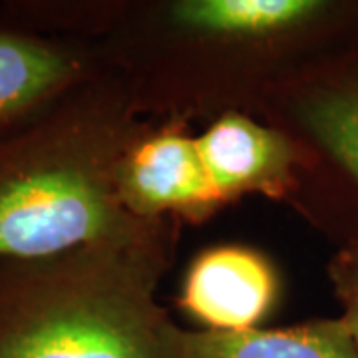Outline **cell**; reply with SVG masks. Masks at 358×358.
I'll return each mask as SVG.
<instances>
[{
    "label": "cell",
    "mask_w": 358,
    "mask_h": 358,
    "mask_svg": "<svg viewBox=\"0 0 358 358\" xmlns=\"http://www.w3.org/2000/svg\"><path fill=\"white\" fill-rule=\"evenodd\" d=\"M0 24L86 42L148 120L259 115L308 66L358 44V0H13Z\"/></svg>",
    "instance_id": "cell-1"
},
{
    "label": "cell",
    "mask_w": 358,
    "mask_h": 358,
    "mask_svg": "<svg viewBox=\"0 0 358 358\" xmlns=\"http://www.w3.org/2000/svg\"><path fill=\"white\" fill-rule=\"evenodd\" d=\"M150 122L100 64L0 129V257L52 255L152 223L128 213L117 192L120 166Z\"/></svg>",
    "instance_id": "cell-2"
},
{
    "label": "cell",
    "mask_w": 358,
    "mask_h": 358,
    "mask_svg": "<svg viewBox=\"0 0 358 358\" xmlns=\"http://www.w3.org/2000/svg\"><path fill=\"white\" fill-rule=\"evenodd\" d=\"M179 221L42 257H0V358H159L157 289Z\"/></svg>",
    "instance_id": "cell-3"
},
{
    "label": "cell",
    "mask_w": 358,
    "mask_h": 358,
    "mask_svg": "<svg viewBox=\"0 0 358 358\" xmlns=\"http://www.w3.org/2000/svg\"><path fill=\"white\" fill-rule=\"evenodd\" d=\"M257 117L299 154L285 205L336 249L358 247V44L308 66Z\"/></svg>",
    "instance_id": "cell-4"
},
{
    "label": "cell",
    "mask_w": 358,
    "mask_h": 358,
    "mask_svg": "<svg viewBox=\"0 0 358 358\" xmlns=\"http://www.w3.org/2000/svg\"><path fill=\"white\" fill-rule=\"evenodd\" d=\"M117 192L138 219L203 223L225 207L205 167L192 124L152 120L124 157Z\"/></svg>",
    "instance_id": "cell-5"
},
{
    "label": "cell",
    "mask_w": 358,
    "mask_h": 358,
    "mask_svg": "<svg viewBox=\"0 0 358 358\" xmlns=\"http://www.w3.org/2000/svg\"><path fill=\"white\" fill-rule=\"evenodd\" d=\"M281 296V277L255 247L213 245L193 257L179 289V307L201 331L261 329Z\"/></svg>",
    "instance_id": "cell-6"
},
{
    "label": "cell",
    "mask_w": 358,
    "mask_h": 358,
    "mask_svg": "<svg viewBox=\"0 0 358 358\" xmlns=\"http://www.w3.org/2000/svg\"><path fill=\"white\" fill-rule=\"evenodd\" d=\"M197 145L227 205L245 195L287 201L299 154L285 131L255 115L231 112L207 122Z\"/></svg>",
    "instance_id": "cell-7"
},
{
    "label": "cell",
    "mask_w": 358,
    "mask_h": 358,
    "mask_svg": "<svg viewBox=\"0 0 358 358\" xmlns=\"http://www.w3.org/2000/svg\"><path fill=\"white\" fill-rule=\"evenodd\" d=\"M100 68L86 42L0 24V129Z\"/></svg>",
    "instance_id": "cell-8"
},
{
    "label": "cell",
    "mask_w": 358,
    "mask_h": 358,
    "mask_svg": "<svg viewBox=\"0 0 358 358\" xmlns=\"http://www.w3.org/2000/svg\"><path fill=\"white\" fill-rule=\"evenodd\" d=\"M159 358H358V348L338 317L241 333L183 329L169 320Z\"/></svg>",
    "instance_id": "cell-9"
},
{
    "label": "cell",
    "mask_w": 358,
    "mask_h": 358,
    "mask_svg": "<svg viewBox=\"0 0 358 358\" xmlns=\"http://www.w3.org/2000/svg\"><path fill=\"white\" fill-rule=\"evenodd\" d=\"M327 277L341 307L338 320L358 348V247L336 249L329 259Z\"/></svg>",
    "instance_id": "cell-10"
}]
</instances>
